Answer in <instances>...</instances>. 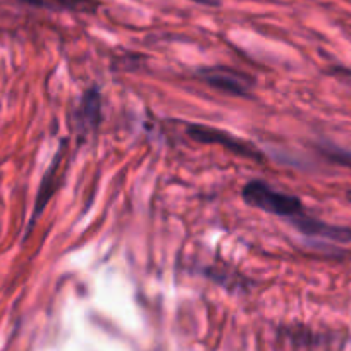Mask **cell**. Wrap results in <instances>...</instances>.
Returning <instances> with one entry per match:
<instances>
[{"instance_id": "1", "label": "cell", "mask_w": 351, "mask_h": 351, "mask_svg": "<svg viewBox=\"0 0 351 351\" xmlns=\"http://www.w3.org/2000/svg\"><path fill=\"white\" fill-rule=\"evenodd\" d=\"M243 200L260 210L288 219L296 228L308 217L302 200L289 193H282L263 181H250L248 184H245Z\"/></svg>"}, {"instance_id": "4", "label": "cell", "mask_w": 351, "mask_h": 351, "mask_svg": "<svg viewBox=\"0 0 351 351\" xmlns=\"http://www.w3.org/2000/svg\"><path fill=\"white\" fill-rule=\"evenodd\" d=\"M100 110H102V102H100V93L97 88L88 90L81 99L80 112H77V123L83 130H95L97 124L100 123Z\"/></svg>"}, {"instance_id": "2", "label": "cell", "mask_w": 351, "mask_h": 351, "mask_svg": "<svg viewBox=\"0 0 351 351\" xmlns=\"http://www.w3.org/2000/svg\"><path fill=\"white\" fill-rule=\"evenodd\" d=\"M198 76L210 84L212 88L219 92L231 93V95L245 97L252 90L253 81L252 77L238 73V71L226 69V67H208V69L198 71Z\"/></svg>"}, {"instance_id": "5", "label": "cell", "mask_w": 351, "mask_h": 351, "mask_svg": "<svg viewBox=\"0 0 351 351\" xmlns=\"http://www.w3.org/2000/svg\"><path fill=\"white\" fill-rule=\"evenodd\" d=\"M23 4L49 11H71V12H93L99 8L97 0H19Z\"/></svg>"}, {"instance_id": "6", "label": "cell", "mask_w": 351, "mask_h": 351, "mask_svg": "<svg viewBox=\"0 0 351 351\" xmlns=\"http://www.w3.org/2000/svg\"><path fill=\"white\" fill-rule=\"evenodd\" d=\"M197 2H200V4H214L212 0H197Z\"/></svg>"}, {"instance_id": "3", "label": "cell", "mask_w": 351, "mask_h": 351, "mask_svg": "<svg viewBox=\"0 0 351 351\" xmlns=\"http://www.w3.org/2000/svg\"><path fill=\"white\" fill-rule=\"evenodd\" d=\"M188 134H190L193 140L202 141V143H217V145H222V147H226L228 150L234 152V154L243 155V157L255 158V160H258L260 158V154L255 150V148L243 143L241 140L231 136V134L214 130V128L197 126V124H193V126L188 128Z\"/></svg>"}]
</instances>
